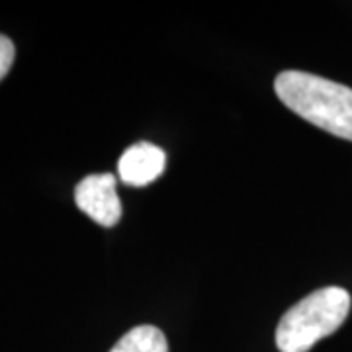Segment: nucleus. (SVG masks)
<instances>
[{"mask_svg":"<svg viewBox=\"0 0 352 352\" xmlns=\"http://www.w3.org/2000/svg\"><path fill=\"white\" fill-rule=\"evenodd\" d=\"M280 102L305 122L352 141V88L323 76L284 71L274 80Z\"/></svg>","mask_w":352,"mask_h":352,"instance_id":"f257e3e1","label":"nucleus"},{"mask_svg":"<svg viewBox=\"0 0 352 352\" xmlns=\"http://www.w3.org/2000/svg\"><path fill=\"white\" fill-rule=\"evenodd\" d=\"M351 294L339 286L315 289L282 315L276 329L280 352H307L346 321Z\"/></svg>","mask_w":352,"mask_h":352,"instance_id":"f03ea898","label":"nucleus"},{"mask_svg":"<svg viewBox=\"0 0 352 352\" xmlns=\"http://www.w3.org/2000/svg\"><path fill=\"white\" fill-rule=\"evenodd\" d=\"M75 201L80 212L102 227H113L122 219V201L116 194V176L90 175L75 188Z\"/></svg>","mask_w":352,"mask_h":352,"instance_id":"7ed1b4c3","label":"nucleus"},{"mask_svg":"<svg viewBox=\"0 0 352 352\" xmlns=\"http://www.w3.org/2000/svg\"><path fill=\"white\" fill-rule=\"evenodd\" d=\"M164 157L163 149H159L157 145L141 141L131 147H127L126 153L122 155L120 163H118V175L126 182L127 186H147L153 180H157L163 175Z\"/></svg>","mask_w":352,"mask_h":352,"instance_id":"20e7f679","label":"nucleus"},{"mask_svg":"<svg viewBox=\"0 0 352 352\" xmlns=\"http://www.w3.org/2000/svg\"><path fill=\"white\" fill-rule=\"evenodd\" d=\"M110 352H168V342L161 329L139 325L118 340Z\"/></svg>","mask_w":352,"mask_h":352,"instance_id":"39448f33","label":"nucleus"},{"mask_svg":"<svg viewBox=\"0 0 352 352\" xmlns=\"http://www.w3.org/2000/svg\"><path fill=\"white\" fill-rule=\"evenodd\" d=\"M14 57H16V50H14L12 39L0 36V80L8 75L14 63Z\"/></svg>","mask_w":352,"mask_h":352,"instance_id":"423d86ee","label":"nucleus"}]
</instances>
